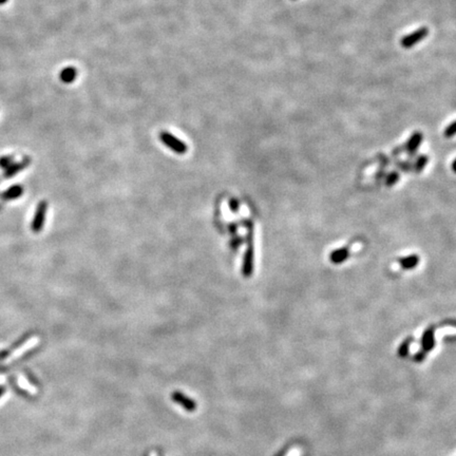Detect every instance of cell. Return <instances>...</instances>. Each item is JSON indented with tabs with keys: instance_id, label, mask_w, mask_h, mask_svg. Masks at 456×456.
<instances>
[{
	"instance_id": "obj_1",
	"label": "cell",
	"mask_w": 456,
	"mask_h": 456,
	"mask_svg": "<svg viewBox=\"0 0 456 456\" xmlns=\"http://www.w3.org/2000/svg\"><path fill=\"white\" fill-rule=\"evenodd\" d=\"M159 137L161 142L164 144L166 147L171 149L173 152H176L177 154H185L188 151V146L187 144L183 142L182 140L178 139L177 136L173 135L170 132L167 131H162L160 132Z\"/></svg>"
},
{
	"instance_id": "obj_2",
	"label": "cell",
	"mask_w": 456,
	"mask_h": 456,
	"mask_svg": "<svg viewBox=\"0 0 456 456\" xmlns=\"http://www.w3.org/2000/svg\"><path fill=\"white\" fill-rule=\"evenodd\" d=\"M47 212H48V202L46 200L40 201L38 203L37 207H36V212H35L32 223H31V229L33 232L38 233L44 229Z\"/></svg>"
},
{
	"instance_id": "obj_3",
	"label": "cell",
	"mask_w": 456,
	"mask_h": 456,
	"mask_svg": "<svg viewBox=\"0 0 456 456\" xmlns=\"http://www.w3.org/2000/svg\"><path fill=\"white\" fill-rule=\"evenodd\" d=\"M428 34H429L428 28H425V27L419 28L416 30V31L407 34V36H404V37L400 40V46L405 48V49H410V48L416 46L419 41L423 40L425 37H427Z\"/></svg>"
},
{
	"instance_id": "obj_4",
	"label": "cell",
	"mask_w": 456,
	"mask_h": 456,
	"mask_svg": "<svg viewBox=\"0 0 456 456\" xmlns=\"http://www.w3.org/2000/svg\"><path fill=\"white\" fill-rule=\"evenodd\" d=\"M255 268V248L253 243L248 245L247 249L245 251L244 259H243V265H242V274L244 277L249 278L254 273Z\"/></svg>"
},
{
	"instance_id": "obj_5",
	"label": "cell",
	"mask_w": 456,
	"mask_h": 456,
	"mask_svg": "<svg viewBox=\"0 0 456 456\" xmlns=\"http://www.w3.org/2000/svg\"><path fill=\"white\" fill-rule=\"evenodd\" d=\"M31 162H32L31 158L25 157L21 161L17 162V163H13L10 167H8L7 169H4L3 177L5 179H11L15 177L16 175H18V173L21 172L23 169H26L27 167H29L30 164H31Z\"/></svg>"
},
{
	"instance_id": "obj_6",
	"label": "cell",
	"mask_w": 456,
	"mask_h": 456,
	"mask_svg": "<svg viewBox=\"0 0 456 456\" xmlns=\"http://www.w3.org/2000/svg\"><path fill=\"white\" fill-rule=\"evenodd\" d=\"M23 191H25V188H23L21 185L19 184L13 185L12 187H10L9 189L0 194V200L12 201V200L19 199V197L23 195Z\"/></svg>"
},
{
	"instance_id": "obj_7",
	"label": "cell",
	"mask_w": 456,
	"mask_h": 456,
	"mask_svg": "<svg viewBox=\"0 0 456 456\" xmlns=\"http://www.w3.org/2000/svg\"><path fill=\"white\" fill-rule=\"evenodd\" d=\"M423 140V135L422 132H419V131L414 132V133L411 135V137L409 139V141H407V145H406L407 152L409 153L410 155L415 154L416 151H417V149L419 148V146H421Z\"/></svg>"
},
{
	"instance_id": "obj_8",
	"label": "cell",
	"mask_w": 456,
	"mask_h": 456,
	"mask_svg": "<svg viewBox=\"0 0 456 456\" xmlns=\"http://www.w3.org/2000/svg\"><path fill=\"white\" fill-rule=\"evenodd\" d=\"M172 399L175 400L177 404L181 405L184 407V409H186L187 411L195 410V401L191 400L190 398H188L187 396L183 395L182 393L175 392L172 394Z\"/></svg>"
},
{
	"instance_id": "obj_9",
	"label": "cell",
	"mask_w": 456,
	"mask_h": 456,
	"mask_svg": "<svg viewBox=\"0 0 456 456\" xmlns=\"http://www.w3.org/2000/svg\"><path fill=\"white\" fill-rule=\"evenodd\" d=\"M422 344H423V349L425 352L433 350V347L435 345V336H434L433 328H429L424 332L423 339H422Z\"/></svg>"
},
{
	"instance_id": "obj_10",
	"label": "cell",
	"mask_w": 456,
	"mask_h": 456,
	"mask_svg": "<svg viewBox=\"0 0 456 456\" xmlns=\"http://www.w3.org/2000/svg\"><path fill=\"white\" fill-rule=\"evenodd\" d=\"M349 257H350V250L343 247V248L335 249L331 254V256H329V259H331L332 263L334 264H341V263H343Z\"/></svg>"
},
{
	"instance_id": "obj_11",
	"label": "cell",
	"mask_w": 456,
	"mask_h": 456,
	"mask_svg": "<svg viewBox=\"0 0 456 456\" xmlns=\"http://www.w3.org/2000/svg\"><path fill=\"white\" fill-rule=\"evenodd\" d=\"M59 77H61V81L65 83L73 82L77 77V70L74 67L65 68L61 72V74H59Z\"/></svg>"
},
{
	"instance_id": "obj_12",
	"label": "cell",
	"mask_w": 456,
	"mask_h": 456,
	"mask_svg": "<svg viewBox=\"0 0 456 456\" xmlns=\"http://www.w3.org/2000/svg\"><path fill=\"white\" fill-rule=\"evenodd\" d=\"M419 263V257L416 255H411L400 259L399 264L404 269H412L416 267Z\"/></svg>"
},
{
	"instance_id": "obj_13",
	"label": "cell",
	"mask_w": 456,
	"mask_h": 456,
	"mask_svg": "<svg viewBox=\"0 0 456 456\" xmlns=\"http://www.w3.org/2000/svg\"><path fill=\"white\" fill-rule=\"evenodd\" d=\"M14 161H15V155L14 154L3 155V157L0 158V168L7 169L8 167H10L12 164L14 163Z\"/></svg>"
},
{
	"instance_id": "obj_14",
	"label": "cell",
	"mask_w": 456,
	"mask_h": 456,
	"mask_svg": "<svg viewBox=\"0 0 456 456\" xmlns=\"http://www.w3.org/2000/svg\"><path fill=\"white\" fill-rule=\"evenodd\" d=\"M427 164H428V157H427V155H421V157H419L416 161L414 169H415L416 172H422L424 169V167Z\"/></svg>"
},
{
	"instance_id": "obj_15",
	"label": "cell",
	"mask_w": 456,
	"mask_h": 456,
	"mask_svg": "<svg viewBox=\"0 0 456 456\" xmlns=\"http://www.w3.org/2000/svg\"><path fill=\"white\" fill-rule=\"evenodd\" d=\"M10 385H11L12 388L14 389V391H15L17 394L21 395L22 397H26V398L30 397V394H29L27 391H25V390H22L20 387H18V386L16 385V381L14 380V378H10Z\"/></svg>"
},
{
	"instance_id": "obj_16",
	"label": "cell",
	"mask_w": 456,
	"mask_h": 456,
	"mask_svg": "<svg viewBox=\"0 0 456 456\" xmlns=\"http://www.w3.org/2000/svg\"><path fill=\"white\" fill-rule=\"evenodd\" d=\"M443 135L446 137H453L454 135H456V121L448 126L445 129V132H443Z\"/></svg>"
},
{
	"instance_id": "obj_17",
	"label": "cell",
	"mask_w": 456,
	"mask_h": 456,
	"mask_svg": "<svg viewBox=\"0 0 456 456\" xmlns=\"http://www.w3.org/2000/svg\"><path fill=\"white\" fill-rule=\"evenodd\" d=\"M410 342H411V339H407V340H406V341L404 342V343L401 344V346L399 347L398 353H399V355H400L401 357L407 356V352H409V349H410Z\"/></svg>"
},
{
	"instance_id": "obj_18",
	"label": "cell",
	"mask_w": 456,
	"mask_h": 456,
	"mask_svg": "<svg viewBox=\"0 0 456 456\" xmlns=\"http://www.w3.org/2000/svg\"><path fill=\"white\" fill-rule=\"evenodd\" d=\"M398 179H399V175L397 172L390 173L389 177L387 178V185L388 186H393V185H395L396 183L398 182Z\"/></svg>"
},
{
	"instance_id": "obj_19",
	"label": "cell",
	"mask_w": 456,
	"mask_h": 456,
	"mask_svg": "<svg viewBox=\"0 0 456 456\" xmlns=\"http://www.w3.org/2000/svg\"><path fill=\"white\" fill-rule=\"evenodd\" d=\"M229 207L231 209V212H237L239 211V207H240V204H239V201L235 200V199H232L230 200V203H229Z\"/></svg>"
},
{
	"instance_id": "obj_20",
	"label": "cell",
	"mask_w": 456,
	"mask_h": 456,
	"mask_svg": "<svg viewBox=\"0 0 456 456\" xmlns=\"http://www.w3.org/2000/svg\"><path fill=\"white\" fill-rule=\"evenodd\" d=\"M26 375H27V377H28V379H29V381H30V382H31V383H32V385H35V386H37V385H38V382H37V381H36V380H37V379H36V378H35V376H34V375H32L31 373H30V372H29V371H27V373H26Z\"/></svg>"
},
{
	"instance_id": "obj_21",
	"label": "cell",
	"mask_w": 456,
	"mask_h": 456,
	"mask_svg": "<svg viewBox=\"0 0 456 456\" xmlns=\"http://www.w3.org/2000/svg\"><path fill=\"white\" fill-rule=\"evenodd\" d=\"M452 170L456 173V159L453 161V163H452Z\"/></svg>"
},
{
	"instance_id": "obj_22",
	"label": "cell",
	"mask_w": 456,
	"mask_h": 456,
	"mask_svg": "<svg viewBox=\"0 0 456 456\" xmlns=\"http://www.w3.org/2000/svg\"><path fill=\"white\" fill-rule=\"evenodd\" d=\"M4 391H5L4 387H0V397H1V395L4 393Z\"/></svg>"
},
{
	"instance_id": "obj_23",
	"label": "cell",
	"mask_w": 456,
	"mask_h": 456,
	"mask_svg": "<svg viewBox=\"0 0 456 456\" xmlns=\"http://www.w3.org/2000/svg\"><path fill=\"white\" fill-rule=\"evenodd\" d=\"M7 1H8V0H0V4H4Z\"/></svg>"
}]
</instances>
